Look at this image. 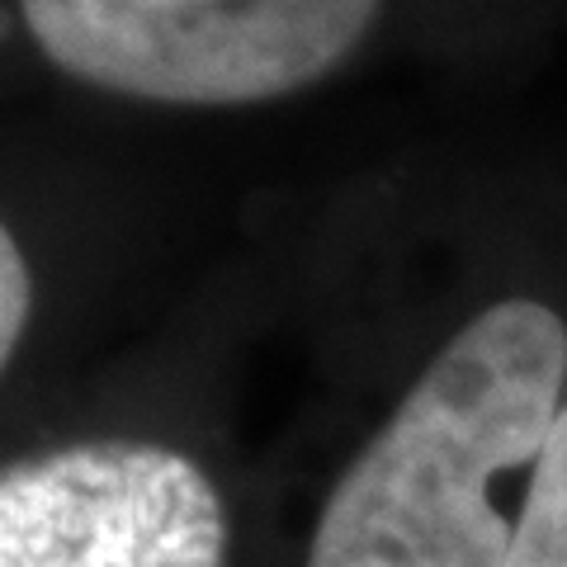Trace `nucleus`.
I'll list each match as a JSON object with an SVG mask.
<instances>
[{"label":"nucleus","instance_id":"1","mask_svg":"<svg viewBox=\"0 0 567 567\" xmlns=\"http://www.w3.org/2000/svg\"><path fill=\"white\" fill-rule=\"evenodd\" d=\"M563 393V312L539 298L473 312L336 477L303 567H506Z\"/></svg>","mask_w":567,"mask_h":567},{"label":"nucleus","instance_id":"2","mask_svg":"<svg viewBox=\"0 0 567 567\" xmlns=\"http://www.w3.org/2000/svg\"><path fill=\"white\" fill-rule=\"evenodd\" d=\"M43 58L156 104H256L331 71L379 0H20Z\"/></svg>","mask_w":567,"mask_h":567},{"label":"nucleus","instance_id":"3","mask_svg":"<svg viewBox=\"0 0 567 567\" xmlns=\"http://www.w3.org/2000/svg\"><path fill=\"white\" fill-rule=\"evenodd\" d=\"M218 483L156 440H81L0 473V567H227Z\"/></svg>","mask_w":567,"mask_h":567},{"label":"nucleus","instance_id":"4","mask_svg":"<svg viewBox=\"0 0 567 567\" xmlns=\"http://www.w3.org/2000/svg\"><path fill=\"white\" fill-rule=\"evenodd\" d=\"M506 567H567V393L554 435L529 468Z\"/></svg>","mask_w":567,"mask_h":567},{"label":"nucleus","instance_id":"5","mask_svg":"<svg viewBox=\"0 0 567 567\" xmlns=\"http://www.w3.org/2000/svg\"><path fill=\"white\" fill-rule=\"evenodd\" d=\"M29 308H33V284H29V265L20 256V241L10 233H0V360H14V346L29 327Z\"/></svg>","mask_w":567,"mask_h":567}]
</instances>
